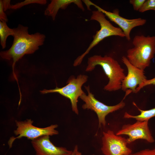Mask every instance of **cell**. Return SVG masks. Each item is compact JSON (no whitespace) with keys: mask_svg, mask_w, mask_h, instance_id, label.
<instances>
[{"mask_svg":"<svg viewBox=\"0 0 155 155\" xmlns=\"http://www.w3.org/2000/svg\"><path fill=\"white\" fill-rule=\"evenodd\" d=\"M145 1V0H130L129 3L133 5L134 10L139 11Z\"/></svg>","mask_w":155,"mask_h":155,"instance_id":"obj_18","label":"cell"},{"mask_svg":"<svg viewBox=\"0 0 155 155\" xmlns=\"http://www.w3.org/2000/svg\"><path fill=\"white\" fill-rule=\"evenodd\" d=\"M130 155H155V148L152 149H145Z\"/></svg>","mask_w":155,"mask_h":155,"instance_id":"obj_19","label":"cell"},{"mask_svg":"<svg viewBox=\"0 0 155 155\" xmlns=\"http://www.w3.org/2000/svg\"><path fill=\"white\" fill-rule=\"evenodd\" d=\"M88 94L85 93L82 95L80 98L85 102L82 106L84 109H90L94 111L96 114L98 121V127L102 125H106L105 118L108 114L123 108L125 103L123 100L117 104L113 106H108L97 100L94 95L90 92L89 86H85Z\"/></svg>","mask_w":155,"mask_h":155,"instance_id":"obj_7","label":"cell"},{"mask_svg":"<svg viewBox=\"0 0 155 155\" xmlns=\"http://www.w3.org/2000/svg\"></svg>","mask_w":155,"mask_h":155,"instance_id":"obj_25","label":"cell"},{"mask_svg":"<svg viewBox=\"0 0 155 155\" xmlns=\"http://www.w3.org/2000/svg\"><path fill=\"white\" fill-rule=\"evenodd\" d=\"M148 121H137L133 124L124 125L116 134L128 135L129 137L126 139L128 144L139 139L145 140L149 143H153L155 140L150 131Z\"/></svg>","mask_w":155,"mask_h":155,"instance_id":"obj_10","label":"cell"},{"mask_svg":"<svg viewBox=\"0 0 155 155\" xmlns=\"http://www.w3.org/2000/svg\"><path fill=\"white\" fill-rule=\"evenodd\" d=\"M121 60L126 66L128 72L122 82L121 89L123 91L129 90L130 92L136 93L137 86L140 85L147 79L144 70L133 66L124 56L122 57Z\"/></svg>","mask_w":155,"mask_h":155,"instance_id":"obj_11","label":"cell"},{"mask_svg":"<svg viewBox=\"0 0 155 155\" xmlns=\"http://www.w3.org/2000/svg\"><path fill=\"white\" fill-rule=\"evenodd\" d=\"M46 0H26L23 1L13 5H11L10 9H19L24 6L32 3H37L41 5L45 4Z\"/></svg>","mask_w":155,"mask_h":155,"instance_id":"obj_16","label":"cell"},{"mask_svg":"<svg viewBox=\"0 0 155 155\" xmlns=\"http://www.w3.org/2000/svg\"><path fill=\"white\" fill-rule=\"evenodd\" d=\"M14 35L13 44L8 50L1 51V57L4 59L10 60L12 59L13 73L18 84V79L14 71V67L17 62L25 55L34 53L44 44L45 36L37 32L29 34L28 27L19 24L14 28Z\"/></svg>","mask_w":155,"mask_h":155,"instance_id":"obj_1","label":"cell"},{"mask_svg":"<svg viewBox=\"0 0 155 155\" xmlns=\"http://www.w3.org/2000/svg\"><path fill=\"white\" fill-rule=\"evenodd\" d=\"M10 0H2L3 7L4 11H6L8 9H10L11 5L10 4Z\"/></svg>","mask_w":155,"mask_h":155,"instance_id":"obj_22","label":"cell"},{"mask_svg":"<svg viewBox=\"0 0 155 155\" xmlns=\"http://www.w3.org/2000/svg\"><path fill=\"white\" fill-rule=\"evenodd\" d=\"M86 71L93 70L96 66H101L108 78V84L104 86L105 91L111 92L121 89L123 80L126 76L124 69L118 62L112 57L107 55H94L88 58Z\"/></svg>","mask_w":155,"mask_h":155,"instance_id":"obj_2","label":"cell"},{"mask_svg":"<svg viewBox=\"0 0 155 155\" xmlns=\"http://www.w3.org/2000/svg\"><path fill=\"white\" fill-rule=\"evenodd\" d=\"M150 10L155 11V0H146L139 11L143 13Z\"/></svg>","mask_w":155,"mask_h":155,"instance_id":"obj_17","label":"cell"},{"mask_svg":"<svg viewBox=\"0 0 155 155\" xmlns=\"http://www.w3.org/2000/svg\"><path fill=\"white\" fill-rule=\"evenodd\" d=\"M105 16L103 13L98 10L92 11L90 20L98 22L100 25V29L93 36V40L86 51L75 60L73 63L74 66L76 67L80 65L84 57L90 50L104 38L114 36L122 37H125L122 30L120 28L114 26L106 19Z\"/></svg>","mask_w":155,"mask_h":155,"instance_id":"obj_4","label":"cell"},{"mask_svg":"<svg viewBox=\"0 0 155 155\" xmlns=\"http://www.w3.org/2000/svg\"><path fill=\"white\" fill-rule=\"evenodd\" d=\"M3 7L2 0H0V20L1 22H7L8 19L6 14L4 12Z\"/></svg>","mask_w":155,"mask_h":155,"instance_id":"obj_21","label":"cell"},{"mask_svg":"<svg viewBox=\"0 0 155 155\" xmlns=\"http://www.w3.org/2000/svg\"><path fill=\"white\" fill-rule=\"evenodd\" d=\"M76 155H82V153L81 152H79V151L78 150V151H77L76 152ZM95 155L92 154V155Z\"/></svg>","mask_w":155,"mask_h":155,"instance_id":"obj_24","label":"cell"},{"mask_svg":"<svg viewBox=\"0 0 155 155\" xmlns=\"http://www.w3.org/2000/svg\"><path fill=\"white\" fill-rule=\"evenodd\" d=\"M33 121L30 119H27L24 121H15L17 128L14 131V133L18 136L10 138L8 142L9 148L12 147L13 142L17 139L25 137L32 140L42 136H52L59 133L58 131L55 129L58 127L57 124L39 128L33 125Z\"/></svg>","mask_w":155,"mask_h":155,"instance_id":"obj_6","label":"cell"},{"mask_svg":"<svg viewBox=\"0 0 155 155\" xmlns=\"http://www.w3.org/2000/svg\"><path fill=\"white\" fill-rule=\"evenodd\" d=\"M78 150V147L77 145H76L74 147L73 152L71 155H76V153L77 151Z\"/></svg>","mask_w":155,"mask_h":155,"instance_id":"obj_23","label":"cell"},{"mask_svg":"<svg viewBox=\"0 0 155 155\" xmlns=\"http://www.w3.org/2000/svg\"><path fill=\"white\" fill-rule=\"evenodd\" d=\"M75 4L83 11L84 9L82 1L79 0H52L44 11V14L51 16L53 20L55 19L57 13L60 9H65L72 3Z\"/></svg>","mask_w":155,"mask_h":155,"instance_id":"obj_13","label":"cell"},{"mask_svg":"<svg viewBox=\"0 0 155 155\" xmlns=\"http://www.w3.org/2000/svg\"><path fill=\"white\" fill-rule=\"evenodd\" d=\"M133 103L137 108L140 113L138 115H133L125 112L124 115V118H133L135 119L137 121H148L150 118L155 117V107L150 109L144 110L139 108L135 102H133Z\"/></svg>","mask_w":155,"mask_h":155,"instance_id":"obj_14","label":"cell"},{"mask_svg":"<svg viewBox=\"0 0 155 155\" xmlns=\"http://www.w3.org/2000/svg\"><path fill=\"white\" fill-rule=\"evenodd\" d=\"M151 85H155V77L150 80H146L140 86L137 87L136 90V93L139 92L144 87Z\"/></svg>","mask_w":155,"mask_h":155,"instance_id":"obj_20","label":"cell"},{"mask_svg":"<svg viewBox=\"0 0 155 155\" xmlns=\"http://www.w3.org/2000/svg\"><path fill=\"white\" fill-rule=\"evenodd\" d=\"M36 155H71L73 151L55 146L50 141L49 136L45 135L32 140Z\"/></svg>","mask_w":155,"mask_h":155,"instance_id":"obj_12","label":"cell"},{"mask_svg":"<svg viewBox=\"0 0 155 155\" xmlns=\"http://www.w3.org/2000/svg\"><path fill=\"white\" fill-rule=\"evenodd\" d=\"M101 150L104 155H130L131 150L127 146V139L108 130L103 132Z\"/></svg>","mask_w":155,"mask_h":155,"instance_id":"obj_9","label":"cell"},{"mask_svg":"<svg viewBox=\"0 0 155 155\" xmlns=\"http://www.w3.org/2000/svg\"><path fill=\"white\" fill-rule=\"evenodd\" d=\"M14 34V29L9 27L6 22L0 21V44L2 49H4L6 46L7 37L10 35L13 36Z\"/></svg>","mask_w":155,"mask_h":155,"instance_id":"obj_15","label":"cell"},{"mask_svg":"<svg viewBox=\"0 0 155 155\" xmlns=\"http://www.w3.org/2000/svg\"><path fill=\"white\" fill-rule=\"evenodd\" d=\"M133 47L127 51V58L134 66L144 70L149 66L155 54V36H135Z\"/></svg>","mask_w":155,"mask_h":155,"instance_id":"obj_3","label":"cell"},{"mask_svg":"<svg viewBox=\"0 0 155 155\" xmlns=\"http://www.w3.org/2000/svg\"><path fill=\"white\" fill-rule=\"evenodd\" d=\"M89 10H90V6L92 5L98 10L103 13L111 21L117 24L124 32L125 37L129 41L131 39L130 33L131 30L134 27L143 26L146 22V19L138 18L128 19L121 16L117 9L114 10L113 12L107 11L95 4L89 0H83Z\"/></svg>","mask_w":155,"mask_h":155,"instance_id":"obj_8","label":"cell"},{"mask_svg":"<svg viewBox=\"0 0 155 155\" xmlns=\"http://www.w3.org/2000/svg\"><path fill=\"white\" fill-rule=\"evenodd\" d=\"M88 77L85 75L80 74L76 78L71 76L68 79L67 85L62 88L56 86L53 89H44L40 91L42 94L58 93L69 99L71 104L72 111L77 115L79 114L77 103L79 98L85 93L82 89L83 84L88 80Z\"/></svg>","mask_w":155,"mask_h":155,"instance_id":"obj_5","label":"cell"}]
</instances>
